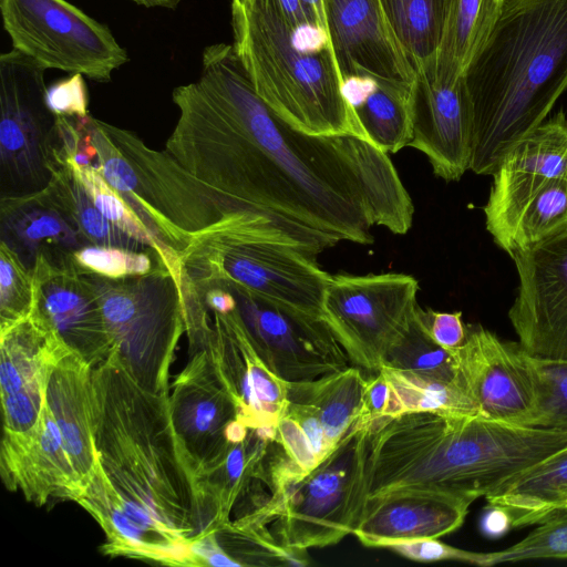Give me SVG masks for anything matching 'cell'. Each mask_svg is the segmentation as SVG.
<instances>
[{
  "instance_id": "cell-1",
  "label": "cell",
  "mask_w": 567,
  "mask_h": 567,
  "mask_svg": "<svg viewBox=\"0 0 567 567\" xmlns=\"http://www.w3.org/2000/svg\"><path fill=\"white\" fill-rule=\"evenodd\" d=\"M166 152L247 233L317 256L371 228L409 231L414 207L386 152L351 135L291 127L257 94L233 44L204 49L197 82L173 92Z\"/></svg>"
},
{
  "instance_id": "cell-2",
  "label": "cell",
  "mask_w": 567,
  "mask_h": 567,
  "mask_svg": "<svg viewBox=\"0 0 567 567\" xmlns=\"http://www.w3.org/2000/svg\"><path fill=\"white\" fill-rule=\"evenodd\" d=\"M565 446L567 431L480 415L411 412L380 417L368 431L363 504L404 489L473 503Z\"/></svg>"
},
{
  "instance_id": "cell-3",
  "label": "cell",
  "mask_w": 567,
  "mask_h": 567,
  "mask_svg": "<svg viewBox=\"0 0 567 567\" xmlns=\"http://www.w3.org/2000/svg\"><path fill=\"white\" fill-rule=\"evenodd\" d=\"M464 79L473 109L470 169L493 175L567 90V0H505Z\"/></svg>"
},
{
  "instance_id": "cell-4",
  "label": "cell",
  "mask_w": 567,
  "mask_h": 567,
  "mask_svg": "<svg viewBox=\"0 0 567 567\" xmlns=\"http://www.w3.org/2000/svg\"><path fill=\"white\" fill-rule=\"evenodd\" d=\"M233 47L257 94L291 127L313 136L368 135L343 94L328 30L292 23L275 0H231Z\"/></svg>"
},
{
  "instance_id": "cell-5",
  "label": "cell",
  "mask_w": 567,
  "mask_h": 567,
  "mask_svg": "<svg viewBox=\"0 0 567 567\" xmlns=\"http://www.w3.org/2000/svg\"><path fill=\"white\" fill-rule=\"evenodd\" d=\"M369 424L360 421L312 471L300 468L277 439L267 462L269 528L288 548L308 550L352 535L363 507Z\"/></svg>"
},
{
  "instance_id": "cell-6",
  "label": "cell",
  "mask_w": 567,
  "mask_h": 567,
  "mask_svg": "<svg viewBox=\"0 0 567 567\" xmlns=\"http://www.w3.org/2000/svg\"><path fill=\"white\" fill-rule=\"evenodd\" d=\"M182 275L197 291H239L287 309L322 318L331 275L316 256L259 238L219 221L193 237L179 252Z\"/></svg>"
},
{
  "instance_id": "cell-7",
  "label": "cell",
  "mask_w": 567,
  "mask_h": 567,
  "mask_svg": "<svg viewBox=\"0 0 567 567\" xmlns=\"http://www.w3.org/2000/svg\"><path fill=\"white\" fill-rule=\"evenodd\" d=\"M0 10L12 49L45 70L109 82L128 61L106 25L66 0H0Z\"/></svg>"
},
{
  "instance_id": "cell-8",
  "label": "cell",
  "mask_w": 567,
  "mask_h": 567,
  "mask_svg": "<svg viewBox=\"0 0 567 567\" xmlns=\"http://www.w3.org/2000/svg\"><path fill=\"white\" fill-rule=\"evenodd\" d=\"M419 289L405 274L331 275L322 318L352 365L368 372L382 367L413 318Z\"/></svg>"
},
{
  "instance_id": "cell-9",
  "label": "cell",
  "mask_w": 567,
  "mask_h": 567,
  "mask_svg": "<svg viewBox=\"0 0 567 567\" xmlns=\"http://www.w3.org/2000/svg\"><path fill=\"white\" fill-rule=\"evenodd\" d=\"M44 72L14 49L0 55L1 197L37 194L51 179L49 142L56 115L47 104Z\"/></svg>"
},
{
  "instance_id": "cell-10",
  "label": "cell",
  "mask_w": 567,
  "mask_h": 567,
  "mask_svg": "<svg viewBox=\"0 0 567 567\" xmlns=\"http://www.w3.org/2000/svg\"><path fill=\"white\" fill-rule=\"evenodd\" d=\"M86 275L101 303L112 352L126 359L167 355L186 322L181 279L162 261L146 275L123 279Z\"/></svg>"
},
{
  "instance_id": "cell-11",
  "label": "cell",
  "mask_w": 567,
  "mask_h": 567,
  "mask_svg": "<svg viewBox=\"0 0 567 567\" xmlns=\"http://www.w3.org/2000/svg\"><path fill=\"white\" fill-rule=\"evenodd\" d=\"M511 257L519 284L508 318L519 344L530 357L567 361V223Z\"/></svg>"
},
{
  "instance_id": "cell-12",
  "label": "cell",
  "mask_w": 567,
  "mask_h": 567,
  "mask_svg": "<svg viewBox=\"0 0 567 567\" xmlns=\"http://www.w3.org/2000/svg\"><path fill=\"white\" fill-rule=\"evenodd\" d=\"M451 352L456 381L480 416L533 426L537 408L533 357L519 342L502 340L482 326L471 324L464 343Z\"/></svg>"
},
{
  "instance_id": "cell-13",
  "label": "cell",
  "mask_w": 567,
  "mask_h": 567,
  "mask_svg": "<svg viewBox=\"0 0 567 567\" xmlns=\"http://www.w3.org/2000/svg\"><path fill=\"white\" fill-rule=\"evenodd\" d=\"M31 272L30 317L40 327L89 364L113 351L99 297L71 252L41 250Z\"/></svg>"
},
{
  "instance_id": "cell-14",
  "label": "cell",
  "mask_w": 567,
  "mask_h": 567,
  "mask_svg": "<svg viewBox=\"0 0 567 567\" xmlns=\"http://www.w3.org/2000/svg\"><path fill=\"white\" fill-rule=\"evenodd\" d=\"M231 292L255 348L285 381H310L351 364L323 318Z\"/></svg>"
},
{
  "instance_id": "cell-15",
  "label": "cell",
  "mask_w": 567,
  "mask_h": 567,
  "mask_svg": "<svg viewBox=\"0 0 567 567\" xmlns=\"http://www.w3.org/2000/svg\"><path fill=\"white\" fill-rule=\"evenodd\" d=\"M106 128L135 167L157 231L169 247L181 252L194 236L228 218L219 198L166 151L148 148L126 130L107 123Z\"/></svg>"
},
{
  "instance_id": "cell-16",
  "label": "cell",
  "mask_w": 567,
  "mask_h": 567,
  "mask_svg": "<svg viewBox=\"0 0 567 567\" xmlns=\"http://www.w3.org/2000/svg\"><path fill=\"white\" fill-rule=\"evenodd\" d=\"M484 206L486 229L499 246L516 217L543 187L567 177V116L559 111L522 138L493 173Z\"/></svg>"
},
{
  "instance_id": "cell-17",
  "label": "cell",
  "mask_w": 567,
  "mask_h": 567,
  "mask_svg": "<svg viewBox=\"0 0 567 567\" xmlns=\"http://www.w3.org/2000/svg\"><path fill=\"white\" fill-rule=\"evenodd\" d=\"M473 109L464 75L444 79L427 65L417 71L412 138L436 176L457 182L470 169Z\"/></svg>"
},
{
  "instance_id": "cell-18",
  "label": "cell",
  "mask_w": 567,
  "mask_h": 567,
  "mask_svg": "<svg viewBox=\"0 0 567 567\" xmlns=\"http://www.w3.org/2000/svg\"><path fill=\"white\" fill-rule=\"evenodd\" d=\"M327 29L342 76L371 74L417 81L381 0H322Z\"/></svg>"
},
{
  "instance_id": "cell-19",
  "label": "cell",
  "mask_w": 567,
  "mask_h": 567,
  "mask_svg": "<svg viewBox=\"0 0 567 567\" xmlns=\"http://www.w3.org/2000/svg\"><path fill=\"white\" fill-rule=\"evenodd\" d=\"M472 503L452 495L404 489L364 502L353 530L367 547L423 538H440L458 529Z\"/></svg>"
},
{
  "instance_id": "cell-20",
  "label": "cell",
  "mask_w": 567,
  "mask_h": 567,
  "mask_svg": "<svg viewBox=\"0 0 567 567\" xmlns=\"http://www.w3.org/2000/svg\"><path fill=\"white\" fill-rule=\"evenodd\" d=\"M215 315L225 363L224 388L235 404L236 419L248 427L277 425L288 406V382L258 353L238 309Z\"/></svg>"
},
{
  "instance_id": "cell-21",
  "label": "cell",
  "mask_w": 567,
  "mask_h": 567,
  "mask_svg": "<svg viewBox=\"0 0 567 567\" xmlns=\"http://www.w3.org/2000/svg\"><path fill=\"white\" fill-rule=\"evenodd\" d=\"M45 405L61 431L65 452L80 484L85 487L97 467L89 363L71 352L60 358L48 380Z\"/></svg>"
},
{
  "instance_id": "cell-22",
  "label": "cell",
  "mask_w": 567,
  "mask_h": 567,
  "mask_svg": "<svg viewBox=\"0 0 567 567\" xmlns=\"http://www.w3.org/2000/svg\"><path fill=\"white\" fill-rule=\"evenodd\" d=\"M416 82L350 74L343 94L370 142L386 153L409 146L412 138Z\"/></svg>"
},
{
  "instance_id": "cell-23",
  "label": "cell",
  "mask_w": 567,
  "mask_h": 567,
  "mask_svg": "<svg viewBox=\"0 0 567 567\" xmlns=\"http://www.w3.org/2000/svg\"><path fill=\"white\" fill-rule=\"evenodd\" d=\"M363 371L350 364L310 381L288 382V401L302 404L319 420L333 449L360 421L369 423L364 414Z\"/></svg>"
},
{
  "instance_id": "cell-24",
  "label": "cell",
  "mask_w": 567,
  "mask_h": 567,
  "mask_svg": "<svg viewBox=\"0 0 567 567\" xmlns=\"http://www.w3.org/2000/svg\"><path fill=\"white\" fill-rule=\"evenodd\" d=\"M1 240L31 270L44 249L72 252L87 241L53 208L34 195L1 197Z\"/></svg>"
},
{
  "instance_id": "cell-25",
  "label": "cell",
  "mask_w": 567,
  "mask_h": 567,
  "mask_svg": "<svg viewBox=\"0 0 567 567\" xmlns=\"http://www.w3.org/2000/svg\"><path fill=\"white\" fill-rule=\"evenodd\" d=\"M488 505L504 508L512 526H534L567 504V446L547 456L487 495Z\"/></svg>"
},
{
  "instance_id": "cell-26",
  "label": "cell",
  "mask_w": 567,
  "mask_h": 567,
  "mask_svg": "<svg viewBox=\"0 0 567 567\" xmlns=\"http://www.w3.org/2000/svg\"><path fill=\"white\" fill-rule=\"evenodd\" d=\"M505 0H443L440 43L433 71L444 79L463 76L492 31Z\"/></svg>"
},
{
  "instance_id": "cell-27",
  "label": "cell",
  "mask_w": 567,
  "mask_h": 567,
  "mask_svg": "<svg viewBox=\"0 0 567 567\" xmlns=\"http://www.w3.org/2000/svg\"><path fill=\"white\" fill-rule=\"evenodd\" d=\"M50 172L51 179L47 187L32 195L56 210L89 245L151 250L118 229L99 212L66 165L51 162Z\"/></svg>"
},
{
  "instance_id": "cell-28",
  "label": "cell",
  "mask_w": 567,
  "mask_h": 567,
  "mask_svg": "<svg viewBox=\"0 0 567 567\" xmlns=\"http://www.w3.org/2000/svg\"><path fill=\"white\" fill-rule=\"evenodd\" d=\"M391 389L385 417L411 412L478 415L475 404L457 383L381 367ZM383 416V417H384Z\"/></svg>"
},
{
  "instance_id": "cell-29",
  "label": "cell",
  "mask_w": 567,
  "mask_h": 567,
  "mask_svg": "<svg viewBox=\"0 0 567 567\" xmlns=\"http://www.w3.org/2000/svg\"><path fill=\"white\" fill-rule=\"evenodd\" d=\"M416 72L433 63L440 43L443 0H381Z\"/></svg>"
},
{
  "instance_id": "cell-30",
  "label": "cell",
  "mask_w": 567,
  "mask_h": 567,
  "mask_svg": "<svg viewBox=\"0 0 567 567\" xmlns=\"http://www.w3.org/2000/svg\"><path fill=\"white\" fill-rule=\"evenodd\" d=\"M383 365L426 378L456 381L452 352L439 346L429 336L416 309L406 330L386 352Z\"/></svg>"
},
{
  "instance_id": "cell-31",
  "label": "cell",
  "mask_w": 567,
  "mask_h": 567,
  "mask_svg": "<svg viewBox=\"0 0 567 567\" xmlns=\"http://www.w3.org/2000/svg\"><path fill=\"white\" fill-rule=\"evenodd\" d=\"M567 223V177L543 187L516 217L498 246L512 256Z\"/></svg>"
},
{
  "instance_id": "cell-32",
  "label": "cell",
  "mask_w": 567,
  "mask_h": 567,
  "mask_svg": "<svg viewBox=\"0 0 567 567\" xmlns=\"http://www.w3.org/2000/svg\"><path fill=\"white\" fill-rule=\"evenodd\" d=\"M518 543L483 553L482 567L532 559H567V504L543 518Z\"/></svg>"
},
{
  "instance_id": "cell-33",
  "label": "cell",
  "mask_w": 567,
  "mask_h": 567,
  "mask_svg": "<svg viewBox=\"0 0 567 567\" xmlns=\"http://www.w3.org/2000/svg\"><path fill=\"white\" fill-rule=\"evenodd\" d=\"M34 286L31 270L4 241L0 244L1 331L30 317Z\"/></svg>"
},
{
  "instance_id": "cell-34",
  "label": "cell",
  "mask_w": 567,
  "mask_h": 567,
  "mask_svg": "<svg viewBox=\"0 0 567 567\" xmlns=\"http://www.w3.org/2000/svg\"><path fill=\"white\" fill-rule=\"evenodd\" d=\"M151 254L122 247L86 245L72 251L71 256L85 272L109 279H123L153 271L161 260Z\"/></svg>"
},
{
  "instance_id": "cell-35",
  "label": "cell",
  "mask_w": 567,
  "mask_h": 567,
  "mask_svg": "<svg viewBox=\"0 0 567 567\" xmlns=\"http://www.w3.org/2000/svg\"><path fill=\"white\" fill-rule=\"evenodd\" d=\"M537 408L533 426L567 431V361L533 357Z\"/></svg>"
},
{
  "instance_id": "cell-36",
  "label": "cell",
  "mask_w": 567,
  "mask_h": 567,
  "mask_svg": "<svg viewBox=\"0 0 567 567\" xmlns=\"http://www.w3.org/2000/svg\"><path fill=\"white\" fill-rule=\"evenodd\" d=\"M413 561L453 560L481 566L483 553L468 551L444 544L439 538L392 543L384 547Z\"/></svg>"
},
{
  "instance_id": "cell-37",
  "label": "cell",
  "mask_w": 567,
  "mask_h": 567,
  "mask_svg": "<svg viewBox=\"0 0 567 567\" xmlns=\"http://www.w3.org/2000/svg\"><path fill=\"white\" fill-rule=\"evenodd\" d=\"M416 312L429 336L442 348L451 351L466 340L467 326L461 311L442 312L417 306Z\"/></svg>"
},
{
  "instance_id": "cell-38",
  "label": "cell",
  "mask_w": 567,
  "mask_h": 567,
  "mask_svg": "<svg viewBox=\"0 0 567 567\" xmlns=\"http://www.w3.org/2000/svg\"><path fill=\"white\" fill-rule=\"evenodd\" d=\"M47 104L55 115L86 116L87 91L82 74H72L69 79L53 84L47 90Z\"/></svg>"
},
{
  "instance_id": "cell-39",
  "label": "cell",
  "mask_w": 567,
  "mask_h": 567,
  "mask_svg": "<svg viewBox=\"0 0 567 567\" xmlns=\"http://www.w3.org/2000/svg\"><path fill=\"white\" fill-rule=\"evenodd\" d=\"M277 441L288 457L303 471L310 472L320 464L299 423L286 413L277 423Z\"/></svg>"
},
{
  "instance_id": "cell-40",
  "label": "cell",
  "mask_w": 567,
  "mask_h": 567,
  "mask_svg": "<svg viewBox=\"0 0 567 567\" xmlns=\"http://www.w3.org/2000/svg\"><path fill=\"white\" fill-rule=\"evenodd\" d=\"M390 384L381 371L370 372L364 386V414L369 423L383 417L390 402Z\"/></svg>"
},
{
  "instance_id": "cell-41",
  "label": "cell",
  "mask_w": 567,
  "mask_h": 567,
  "mask_svg": "<svg viewBox=\"0 0 567 567\" xmlns=\"http://www.w3.org/2000/svg\"><path fill=\"white\" fill-rule=\"evenodd\" d=\"M481 530L489 538H498L512 528L509 514L499 506L488 505L481 518Z\"/></svg>"
},
{
  "instance_id": "cell-42",
  "label": "cell",
  "mask_w": 567,
  "mask_h": 567,
  "mask_svg": "<svg viewBox=\"0 0 567 567\" xmlns=\"http://www.w3.org/2000/svg\"><path fill=\"white\" fill-rule=\"evenodd\" d=\"M206 306L221 315H227L237 309V300L234 293L225 288L212 287L198 291Z\"/></svg>"
},
{
  "instance_id": "cell-43",
  "label": "cell",
  "mask_w": 567,
  "mask_h": 567,
  "mask_svg": "<svg viewBox=\"0 0 567 567\" xmlns=\"http://www.w3.org/2000/svg\"><path fill=\"white\" fill-rule=\"evenodd\" d=\"M190 550L195 558L206 559L216 551L221 550L213 535L197 539L190 544Z\"/></svg>"
},
{
  "instance_id": "cell-44",
  "label": "cell",
  "mask_w": 567,
  "mask_h": 567,
  "mask_svg": "<svg viewBox=\"0 0 567 567\" xmlns=\"http://www.w3.org/2000/svg\"><path fill=\"white\" fill-rule=\"evenodd\" d=\"M250 427L245 425L238 419L230 420L225 429L224 436L229 444H238L246 440Z\"/></svg>"
},
{
  "instance_id": "cell-45",
  "label": "cell",
  "mask_w": 567,
  "mask_h": 567,
  "mask_svg": "<svg viewBox=\"0 0 567 567\" xmlns=\"http://www.w3.org/2000/svg\"><path fill=\"white\" fill-rule=\"evenodd\" d=\"M206 565L214 567L241 566L235 558L227 555L224 550H219L210 555L206 559Z\"/></svg>"
},
{
  "instance_id": "cell-46",
  "label": "cell",
  "mask_w": 567,
  "mask_h": 567,
  "mask_svg": "<svg viewBox=\"0 0 567 567\" xmlns=\"http://www.w3.org/2000/svg\"><path fill=\"white\" fill-rule=\"evenodd\" d=\"M138 6H143L145 8H165V9H175L179 0H131Z\"/></svg>"
}]
</instances>
